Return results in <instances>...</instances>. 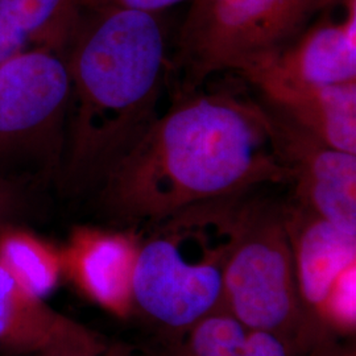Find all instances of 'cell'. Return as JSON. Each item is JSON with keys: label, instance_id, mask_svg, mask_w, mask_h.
<instances>
[{"label": "cell", "instance_id": "obj_15", "mask_svg": "<svg viewBox=\"0 0 356 356\" xmlns=\"http://www.w3.org/2000/svg\"><path fill=\"white\" fill-rule=\"evenodd\" d=\"M250 330L220 307L181 332L177 356H239Z\"/></svg>", "mask_w": 356, "mask_h": 356}, {"label": "cell", "instance_id": "obj_21", "mask_svg": "<svg viewBox=\"0 0 356 356\" xmlns=\"http://www.w3.org/2000/svg\"><path fill=\"white\" fill-rule=\"evenodd\" d=\"M312 356H355V354L354 351L351 353L350 350H339L335 347H330V343L325 341L317 344V348Z\"/></svg>", "mask_w": 356, "mask_h": 356}, {"label": "cell", "instance_id": "obj_16", "mask_svg": "<svg viewBox=\"0 0 356 356\" xmlns=\"http://www.w3.org/2000/svg\"><path fill=\"white\" fill-rule=\"evenodd\" d=\"M356 264L346 269L331 289L323 310V329L351 332L356 321Z\"/></svg>", "mask_w": 356, "mask_h": 356}, {"label": "cell", "instance_id": "obj_3", "mask_svg": "<svg viewBox=\"0 0 356 356\" xmlns=\"http://www.w3.org/2000/svg\"><path fill=\"white\" fill-rule=\"evenodd\" d=\"M242 195L195 204L152 223L139 239L132 309L173 334L222 307Z\"/></svg>", "mask_w": 356, "mask_h": 356}, {"label": "cell", "instance_id": "obj_12", "mask_svg": "<svg viewBox=\"0 0 356 356\" xmlns=\"http://www.w3.org/2000/svg\"><path fill=\"white\" fill-rule=\"evenodd\" d=\"M88 331L24 292L0 267V355H26Z\"/></svg>", "mask_w": 356, "mask_h": 356}, {"label": "cell", "instance_id": "obj_1", "mask_svg": "<svg viewBox=\"0 0 356 356\" xmlns=\"http://www.w3.org/2000/svg\"><path fill=\"white\" fill-rule=\"evenodd\" d=\"M291 182L260 101L229 88L173 98L103 178L104 209L128 223H156L195 204Z\"/></svg>", "mask_w": 356, "mask_h": 356}, {"label": "cell", "instance_id": "obj_6", "mask_svg": "<svg viewBox=\"0 0 356 356\" xmlns=\"http://www.w3.org/2000/svg\"><path fill=\"white\" fill-rule=\"evenodd\" d=\"M69 99L63 51H26L0 64V177L58 176Z\"/></svg>", "mask_w": 356, "mask_h": 356}, {"label": "cell", "instance_id": "obj_19", "mask_svg": "<svg viewBox=\"0 0 356 356\" xmlns=\"http://www.w3.org/2000/svg\"><path fill=\"white\" fill-rule=\"evenodd\" d=\"M294 351L279 335L251 329L239 356H293Z\"/></svg>", "mask_w": 356, "mask_h": 356}, {"label": "cell", "instance_id": "obj_2", "mask_svg": "<svg viewBox=\"0 0 356 356\" xmlns=\"http://www.w3.org/2000/svg\"><path fill=\"white\" fill-rule=\"evenodd\" d=\"M61 51L70 99L58 177L79 191L101 185L160 116L168 32L161 13L78 6Z\"/></svg>", "mask_w": 356, "mask_h": 356}, {"label": "cell", "instance_id": "obj_5", "mask_svg": "<svg viewBox=\"0 0 356 356\" xmlns=\"http://www.w3.org/2000/svg\"><path fill=\"white\" fill-rule=\"evenodd\" d=\"M222 307L248 329L273 332L294 350L316 342L298 297L285 206L242 198Z\"/></svg>", "mask_w": 356, "mask_h": 356}, {"label": "cell", "instance_id": "obj_13", "mask_svg": "<svg viewBox=\"0 0 356 356\" xmlns=\"http://www.w3.org/2000/svg\"><path fill=\"white\" fill-rule=\"evenodd\" d=\"M76 0H0V64L26 51H63Z\"/></svg>", "mask_w": 356, "mask_h": 356}, {"label": "cell", "instance_id": "obj_4", "mask_svg": "<svg viewBox=\"0 0 356 356\" xmlns=\"http://www.w3.org/2000/svg\"><path fill=\"white\" fill-rule=\"evenodd\" d=\"M334 0H191L179 26L169 76L175 98L219 72H239L280 51Z\"/></svg>", "mask_w": 356, "mask_h": 356}, {"label": "cell", "instance_id": "obj_18", "mask_svg": "<svg viewBox=\"0 0 356 356\" xmlns=\"http://www.w3.org/2000/svg\"><path fill=\"white\" fill-rule=\"evenodd\" d=\"M104 347L99 338L88 331L79 337L53 344L36 353L23 356H102Z\"/></svg>", "mask_w": 356, "mask_h": 356}, {"label": "cell", "instance_id": "obj_7", "mask_svg": "<svg viewBox=\"0 0 356 356\" xmlns=\"http://www.w3.org/2000/svg\"><path fill=\"white\" fill-rule=\"evenodd\" d=\"M261 104L273 147L289 170L296 202L356 236V154L332 148Z\"/></svg>", "mask_w": 356, "mask_h": 356}, {"label": "cell", "instance_id": "obj_14", "mask_svg": "<svg viewBox=\"0 0 356 356\" xmlns=\"http://www.w3.org/2000/svg\"><path fill=\"white\" fill-rule=\"evenodd\" d=\"M0 267L24 292L44 302L64 275L61 250L20 223L0 227Z\"/></svg>", "mask_w": 356, "mask_h": 356}, {"label": "cell", "instance_id": "obj_11", "mask_svg": "<svg viewBox=\"0 0 356 356\" xmlns=\"http://www.w3.org/2000/svg\"><path fill=\"white\" fill-rule=\"evenodd\" d=\"M139 238L129 232L81 227L61 250L64 275L94 304L126 317L132 310V275Z\"/></svg>", "mask_w": 356, "mask_h": 356}, {"label": "cell", "instance_id": "obj_8", "mask_svg": "<svg viewBox=\"0 0 356 356\" xmlns=\"http://www.w3.org/2000/svg\"><path fill=\"white\" fill-rule=\"evenodd\" d=\"M285 216L300 302L318 344L326 332L322 318L331 289L356 264V236L297 202L285 206Z\"/></svg>", "mask_w": 356, "mask_h": 356}, {"label": "cell", "instance_id": "obj_17", "mask_svg": "<svg viewBox=\"0 0 356 356\" xmlns=\"http://www.w3.org/2000/svg\"><path fill=\"white\" fill-rule=\"evenodd\" d=\"M32 207L26 182L0 177V227L20 223Z\"/></svg>", "mask_w": 356, "mask_h": 356}, {"label": "cell", "instance_id": "obj_9", "mask_svg": "<svg viewBox=\"0 0 356 356\" xmlns=\"http://www.w3.org/2000/svg\"><path fill=\"white\" fill-rule=\"evenodd\" d=\"M334 1L288 45L241 70L257 67L314 85L356 83V0H339V17L334 16Z\"/></svg>", "mask_w": 356, "mask_h": 356}, {"label": "cell", "instance_id": "obj_10", "mask_svg": "<svg viewBox=\"0 0 356 356\" xmlns=\"http://www.w3.org/2000/svg\"><path fill=\"white\" fill-rule=\"evenodd\" d=\"M239 74L269 108L332 148L356 154V83H304L257 67Z\"/></svg>", "mask_w": 356, "mask_h": 356}, {"label": "cell", "instance_id": "obj_20", "mask_svg": "<svg viewBox=\"0 0 356 356\" xmlns=\"http://www.w3.org/2000/svg\"><path fill=\"white\" fill-rule=\"evenodd\" d=\"M83 8H124L143 13H163L188 0H76Z\"/></svg>", "mask_w": 356, "mask_h": 356}]
</instances>
